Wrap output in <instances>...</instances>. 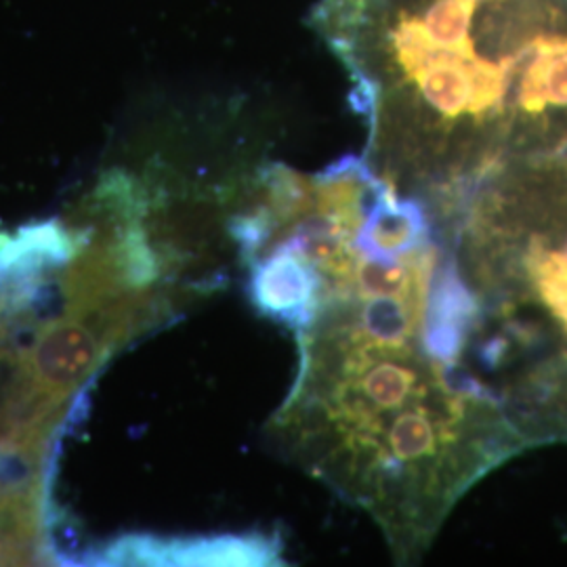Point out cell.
<instances>
[{"instance_id": "cell-1", "label": "cell", "mask_w": 567, "mask_h": 567, "mask_svg": "<svg viewBox=\"0 0 567 567\" xmlns=\"http://www.w3.org/2000/svg\"><path fill=\"white\" fill-rule=\"evenodd\" d=\"M471 299L454 265L316 305L292 326L297 374L269 429L307 475L364 511L400 564L524 435L466 358Z\"/></svg>"}, {"instance_id": "cell-2", "label": "cell", "mask_w": 567, "mask_h": 567, "mask_svg": "<svg viewBox=\"0 0 567 567\" xmlns=\"http://www.w3.org/2000/svg\"><path fill=\"white\" fill-rule=\"evenodd\" d=\"M364 161L442 229L515 158L567 145V0H322Z\"/></svg>"}, {"instance_id": "cell-3", "label": "cell", "mask_w": 567, "mask_h": 567, "mask_svg": "<svg viewBox=\"0 0 567 567\" xmlns=\"http://www.w3.org/2000/svg\"><path fill=\"white\" fill-rule=\"evenodd\" d=\"M442 236L473 303L468 364L527 446L567 440V145L489 173Z\"/></svg>"}, {"instance_id": "cell-4", "label": "cell", "mask_w": 567, "mask_h": 567, "mask_svg": "<svg viewBox=\"0 0 567 567\" xmlns=\"http://www.w3.org/2000/svg\"><path fill=\"white\" fill-rule=\"evenodd\" d=\"M131 337L128 328L107 313L70 311L68 318L44 326L25 349L20 381L65 400Z\"/></svg>"}, {"instance_id": "cell-5", "label": "cell", "mask_w": 567, "mask_h": 567, "mask_svg": "<svg viewBox=\"0 0 567 567\" xmlns=\"http://www.w3.org/2000/svg\"><path fill=\"white\" fill-rule=\"evenodd\" d=\"M102 566H267L280 559V543L261 534L198 538L122 536L97 557Z\"/></svg>"}, {"instance_id": "cell-6", "label": "cell", "mask_w": 567, "mask_h": 567, "mask_svg": "<svg viewBox=\"0 0 567 567\" xmlns=\"http://www.w3.org/2000/svg\"><path fill=\"white\" fill-rule=\"evenodd\" d=\"M79 252V238L58 221L25 225L0 234V280L39 278L47 269L65 265Z\"/></svg>"}]
</instances>
